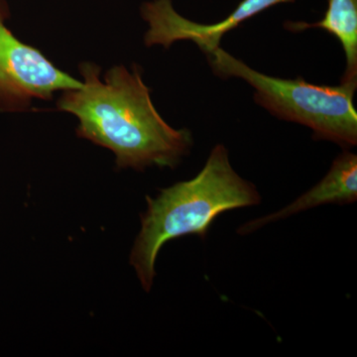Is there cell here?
Masks as SVG:
<instances>
[{
    "label": "cell",
    "instance_id": "obj_1",
    "mask_svg": "<svg viewBox=\"0 0 357 357\" xmlns=\"http://www.w3.org/2000/svg\"><path fill=\"white\" fill-rule=\"evenodd\" d=\"M79 72L81 88L63 91L58 109L79 119V137L112 150L119 168H175L189 153L191 131L171 128L162 119L138 66L132 72L115 66L103 81L93 63H83Z\"/></svg>",
    "mask_w": 357,
    "mask_h": 357
},
{
    "label": "cell",
    "instance_id": "obj_5",
    "mask_svg": "<svg viewBox=\"0 0 357 357\" xmlns=\"http://www.w3.org/2000/svg\"><path fill=\"white\" fill-rule=\"evenodd\" d=\"M296 0H243L225 20L213 24H199L187 20L174 8L172 0H152L141 6V15L149 25L144 36L147 47L162 45L170 48L175 42L189 40L198 45L208 55L220 47V41L227 32L236 29L246 20L255 17L277 4Z\"/></svg>",
    "mask_w": 357,
    "mask_h": 357
},
{
    "label": "cell",
    "instance_id": "obj_2",
    "mask_svg": "<svg viewBox=\"0 0 357 357\" xmlns=\"http://www.w3.org/2000/svg\"><path fill=\"white\" fill-rule=\"evenodd\" d=\"M260 201L255 185L232 168L227 148L213 147L196 177L161 190L156 199L147 197L148 208L130 256L143 288L151 289L155 263L164 244L185 236L206 238L218 215Z\"/></svg>",
    "mask_w": 357,
    "mask_h": 357
},
{
    "label": "cell",
    "instance_id": "obj_4",
    "mask_svg": "<svg viewBox=\"0 0 357 357\" xmlns=\"http://www.w3.org/2000/svg\"><path fill=\"white\" fill-rule=\"evenodd\" d=\"M10 9L0 0V110L23 112L32 100H49L57 91L79 89L75 79L38 49L20 41L6 26Z\"/></svg>",
    "mask_w": 357,
    "mask_h": 357
},
{
    "label": "cell",
    "instance_id": "obj_6",
    "mask_svg": "<svg viewBox=\"0 0 357 357\" xmlns=\"http://www.w3.org/2000/svg\"><path fill=\"white\" fill-rule=\"evenodd\" d=\"M357 199V156L344 151L333 161L330 171L318 185L296 199L283 210L258 218L239 227L241 236L255 231L267 223L284 220L301 211L317 208L323 204L356 203Z\"/></svg>",
    "mask_w": 357,
    "mask_h": 357
},
{
    "label": "cell",
    "instance_id": "obj_7",
    "mask_svg": "<svg viewBox=\"0 0 357 357\" xmlns=\"http://www.w3.org/2000/svg\"><path fill=\"white\" fill-rule=\"evenodd\" d=\"M284 28L293 33L318 28L333 35L345 55L347 67L340 82L357 83V0H328L323 20L314 23L287 21Z\"/></svg>",
    "mask_w": 357,
    "mask_h": 357
},
{
    "label": "cell",
    "instance_id": "obj_3",
    "mask_svg": "<svg viewBox=\"0 0 357 357\" xmlns=\"http://www.w3.org/2000/svg\"><path fill=\"white\" fill-rule=\"evenodd\" d=\"M217 76L239 77L255 89V100L270 114L312 131L314 139L333 141L344 148L357 144V112L354 96L357 83L323 86L267 76L234 58L220 47L206 55Z\"/></svg>",
    "mask_w": 357,
    "mask_h": 357
}]
</instances>
